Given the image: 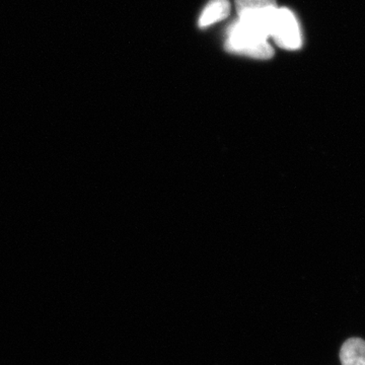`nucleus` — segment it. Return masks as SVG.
I'll list each match as a JSON object with an SVG mask.
<instances>
[{"mask_svg":"<svg viewBox=\"0 0 365 365\" xmlns=\"http://www.w3.org/2000/svg\"><path fill=\"white\" fill-rule=\"evenodd\" d=\"M270 38L282 49L297 50L302 47V31L294 14L287 7H279L274 19Z\"/></svg>","mask_w":365,"mask_h":365,"instance_id":"3","label":"nucleus"},{"mask_svg":"<svg viewBox=\"0 0 365 365\" xmlns=\"http://www.w3.org/2000/svg\"><path fill=\"white\" fill-rule=\"evenodd\" d=\"M237 20L256 31L263 37L270 38L274 19L278 9L276 0H235Z\"/></svg>","mask_w":365,"mask_h":365,"instance_id":"2","label":"nucleus"},{"mask_svg":"<svg viewBox=\"0 0 365 365\" xmlns=\"http://www.w3.org/2000/svg\"><path fill=\"white\" fill-rule=\"evenodd\" d=\"M230 4L228 0H210L199 18V26L206 28L217 21L225 20L230 14Z\"/></svg>","mask_w":365,"mask_h":365,"instance_id":"4","label":"nucleus"},{"mask_svg":"<svg viewBox=\"0 0 365 365\" xmlns=\"http://www.w3.org/2000/svg\"><path fill=\"white\" fill-rule=\"evenodd\" d=\"M340 360L342 365H365V341L351 338L341 348Z\"/></svg>","mask_w":365,"mask_h":365,"instance_id":"5","label":"nucleus"},{"mask_svg":"<svg viewBox=\"0 0 365 365\" xmlns=\"http://www.w3.org/2000/svg\"><path fill=\"white\" fill-rule=\"evenodd\" d=\"M225 49L234 54L256 59H270L274 55L267 38L244 25L239 20L228 26Z\"/></svg>","mask_w":365,"mask_h":365,"instance_id":"1","label":"nucleus"}]
</instances>
